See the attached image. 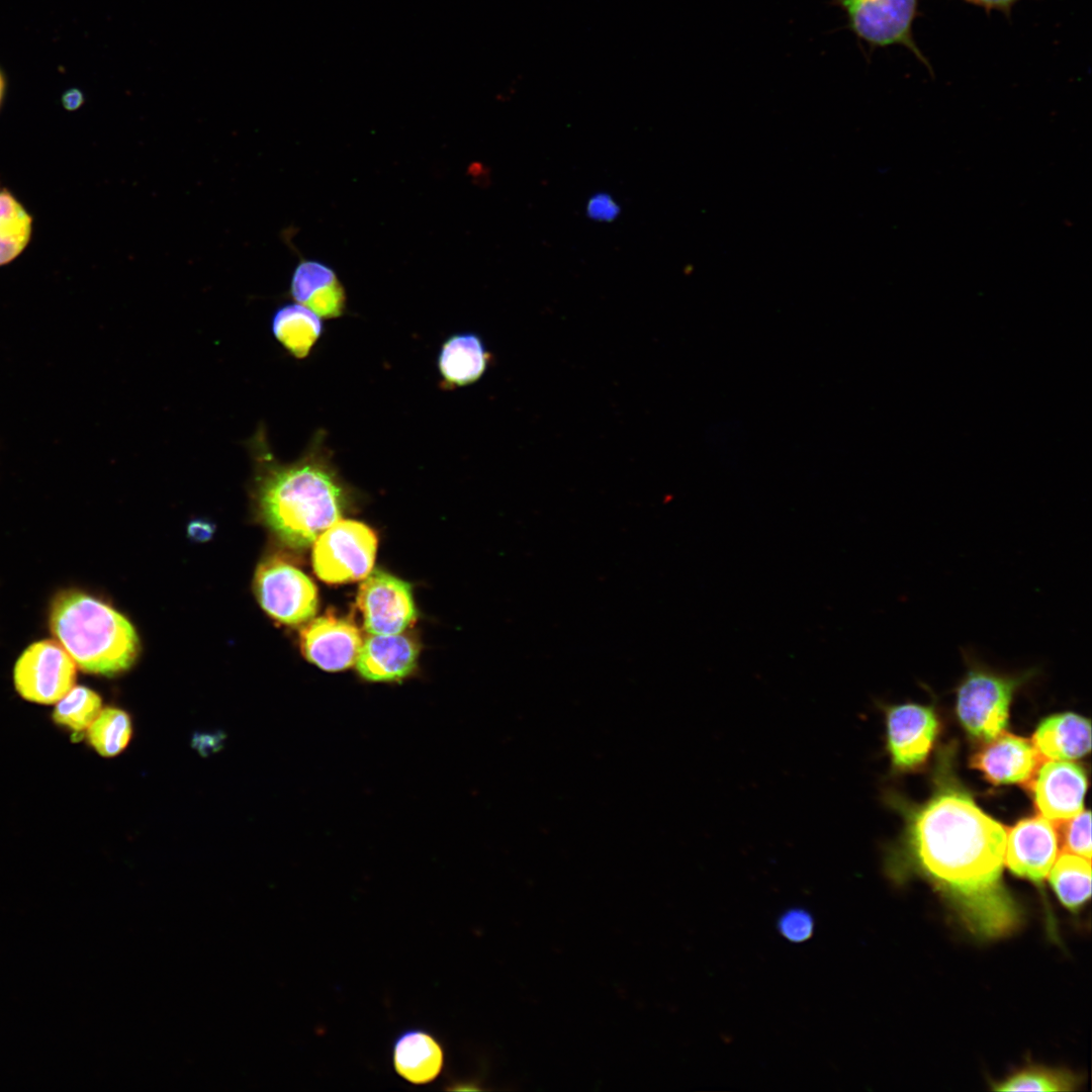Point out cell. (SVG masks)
Masks as SVG:
<instances>
[{
    "mask_svg": "<svg viewBox=\"0 0 1092 1092\" xmlns=\"http://www.w3.org/2000/svg\"><path fill=\"white\" fill-rule=\"evenodd\" d=\"M50 627L84 671L110 675L127 669L136 658L139 638L132 625L86 594L61 593L52 605Z\"/></svg>",
    "mask_w": 1092,
    "mask_h": 1092,
    "instance_id": "3",
    "label": "cell"
},
{
    "mask_svg": "<svg viewBox=\"0 0 1092 1092\" xmlns=\"http://www.w3.org/2000/svg\"><path fill=\"white\" fill-rule=\"evenodd\" d=\"M887 747L892 763L899 769L925 761L938 732V720L931 707L901 704L886 709Z\"/></svg>",
    "mask_w": 1092,
    "mask_h": 1092,
    "instance_id": "10",
    "label": "cell"
},
{
    "mask_svg": "<svg viewBox=\"0 0 1092 1092\" xmlns=\"http://www.w3.org/2000/svg\"><path fill=\"white\" fill-rule=\"evenodd\" d=\"M314 542L312 565L322 580L329 583L351 582L365 578L370 573L377 538L366 525L338 520Z\"/></svg>",
    "mask_w": 1092,
    "mask_h": 1092,
    "instance_id": "5",
    "label": "cell"
},
{
    "mask_svg": "<svg viewBox=\"0 0 1092 1092\" xmlns=\"http://www.w3.org/2000/svg\"><path fill=\"white\" fill-rule=\"evenodd\" d=\"M362 636L348 619L327 614L312 620L300 633L306 659L326 671H342L355 664Z\"/></svg>",
    "mask_w": 1092,
    "mask_h": 1092,
    "instance_id": "13",
    "label": "cell"
},
{
    "mask_svg": "<svg viewBox=\"0 0 1092 1092\" xmlns=\"http://www.w3.org/2000/svg\"><path fill=\"white\" fill-rule=\"evenodd\" d=\"M63 99L65 107L71 110L77 109L84 102V96L82 92L77 89L68 91Z\"/></svg>",
    "mask_w": 1092,
    "mask_h": 1092,
    "instance_id": "31",
    "label": "cell"
},
{
    "mask_svg": "<svg viewBox=\"0 0 1092 1092\" xmlns=\"http://www.w3.org/2000/svg\"><path fill=\"white\" fill-rule=\"evenodd\" d=\"M100 711L101 699L95 692L85 687H75L58 701L53 719L74 732H82Z\"/></svg>",
    "mask_w": 1092,
    "mask_h": 1092,
    "instance_id": "25",
    "label": "cell"
},
{
    "mask_svg": "<svg viewBox=\"0 0 1092 1092\" xmlns=\"http://www.w3.org/2000/svg\"><path fill=\"white\" fill-rule=\"evenodd\" d=\"M1030 787L1040 814L1054 824L1065 822L1083 810L1087 778L1082 767L1070 760L1041 763Z\"/></svg>",
    "mask_w": 1092,
    "mask_h": 1092,
    "instance_id": "12",
    "label": "cell"
},
{
    "mask_svg": "<svg viewBox=\"0 0 1092 1092\" xmlns=\"http://www.w3.org/2000/svg\"><path fill=\"white\" fill-rule=\"evenodd\" d=\"M848 18L851 30L870 47L901 44L929 70L913 37V22L921 0H832Z\"/></svg>",
    "mask_w": 1092,
    "mask_h": 1092,
    "instance_id": "6",
    "label": "cell"
},
{
    "mask_svg": "<svg viewBox=\"0 0 1092 1092\" xmlns=\"http://www.w3.org/2000/svg\"><path fill=\"white\" fill-rule=\"evenodd\" d=\"M5 90H6L5 77H4L3 73H2V71L0 70V107H1L3 99H4Z\"/></svg>",
    "mask_w": 1092,
    "mask_h": 1092,
    "instance_id": "32",
    "label": "cell"
},
{
    "mask_svg": "<svg viewBox=\"0 0 1092 1092\" xmlns=\"http://www.w3.org/2000/svg\"><path fill=\"white\" fill-rule=\"evenodd\" d=\"M1077 1077L1065 1070L1029 1067L1020 1070L993 1086L994 1091H1074Z\"/></svg>",
    "mask_w": 1092,
    "mask_h": 1092,
    "instance_id": "24",
    "label": "cell"
},
{
    "mask_svg": "<svg viewBox=\"0 0 1092 1092\" xmlns=\"http://www.w3.org/2000/svg\"><path fill=\"white\" fill-rule=\"evenodd\" d=\"M391 1057L396 1074L414 1085L435 1081L445 1063L441 1042L421 1028H411L398 1034L392 1044Z\"/></svg>",
    "mask_w": 1092,
    "mask_h": 1092,
    "instance_id": "17",
    "label": "cell"
},
{
    "mask_svg": "<svg viewBox=\"0 0 1092 1092\" xmlns=\"http://www.w3.org/2000/svg\"><path fill=\"white\" fill-rule=\"evenodd\" d=\"M1060 824L1063 825V851L1090 859L1092 850L1090 812L1082 810L1075 817Z\"/></svg>",
    "mask_w": 1092,
    "mask_h": 1092,
    "instance_id": "26",
    "label": "cell"
},
{
    "mask_svg": "<svg viewBox=\"0 0 1092 1092\" xmlns=\"http://www.w3.org/2000/svg\"><path fill=\"white\" fill-rule=\"evenodd\" d=\"M938 777L929 800L909 817L908 849L971 930L1002 936L1019 920L1002 881L1007 828L980 809L953 778Z\"/></svg>",
    "mask_w": 1092,
    "mask_h": 1092,
    "instance_id": "1",
    "label": "cell"
},
{
    "mask_svg": "<svg viewBox=\"0 0 1092 1092\" xmlns=\"http://www.w3.org/2000/svg\"><path fill=\"white\" fill-rule=\"evenodd\" d=\"M254 590L266 613L282 624L299 625L316 612L315 585L300 569L281 558L266 559L258 566Z\"/></svg>",
    "mask_w": 1092,
    "mask_h": 1092,
    "instance_id": "7",
    "label": "cell"
},
{
    "mask_svg": "<svg viewBox=\"0 0 1092 1092\" xmlns=\"http://www.w3.org/2000/svg\"><path fill=\"white\" fill-rule=\"evenodd\" d=\"M621 213V206L608 192H597L589 196L585 204L586 216L600 222H611Z\"/></svg>",
    "mask_w": 1092,
    "mask_h": 1092,
    "instance_id": "28",
    "label": "cell"
},
{
    "mask_svg": "<svg viewBox=\"0 0 1092 1092\" xmlns=\"http://www.w3.org/2000/svg\"><path fill=\"white\" fill-rule=\"evenodd\" d=\"M211 533L212 531L210 524L204 523L202 521H195L189 527V534L192 535L194 539L204 540L206 538H209Z\"/></svg>",
    "mask_w": 1092,
    "mask_h": 1092,
    "instance_id": "30",
    "label": "cell"
},
{
    "mask_svg": "<svg viewBox=\"0 0 1092 1092\" xmlns=\"http://www.w3.org/2000/svg\"><path fill=\"white\" fill-rule=\"evenodd\" d=\"M291 295L323 318L341 316L346 308L345 288L335 271L324 263L303 260L293 272Z\"/></svg>",
    "mask_w": 1092,
    "mask_h": 1092,
    "instance_id": "16",
    "label": "cell"
},
{
    "mask_svg": "<svg viewBox=\"0 0 1092 1092\" xmlns=\"http://www.w3.org/2000/svg\"><path fill=\"white\" fill-rule=\"evenodd\" d=\"M986 742L972 757L974 768L994 785H1031L1043 759L1032 741L1003 731Z\"/></svg>",
    "mask_w": 1092,
    "mask_h": 1092,
    "instance_id": "14",
    "label": "cell"
},
{
    "mask_svg": "<svg viewBox=\"0 0 1092 1092\" xmlns=\"http://www.w3.org/2000/svg\"><path fill=\"white\" fill-rule=\"evenodd\" d=\"M1049 881L1062 904L1071 911L1080 909L1091 896V862L1081 855L1062 851L1049 874Z\"/></svg>",
    "mask_w": 1092,
    "mask_h": 1092,
    "instance_id": "21",
    "label": "cell"
},
{
    "mask_svg": "<svg viewBox=\"0 0 1092 1092\" xmlns=\"http://www.w3.org/2000/svg\"><path fill=\"white\" fill-rule=\"evenodd\" d=\"M131 732V720L127 713L116 708H106L100 711L88 727V739L99 754L110 757L126 747Z\"/></svg>",
    "mask_w": 1092,
    "mask_h": 1092,
    "instance_id": "23",
    "label": "cell"
},
{
    "mask_svg": "<svg viewBox=\"0 0 1092 1092\" xmlns=\"http://www.w3.org/2000/svg\"><path fill=\"white\" fill-rule=\"evenodd\" d=\"M1057 855L1054 823L1042 815L1023 819L1007 831L1004 863L1018 877L1041 885Z\"/></svg>",
    "mask_w": 1092,
    "mask_h": 1092,
    "instance_id": "11",
    "label": "cell"
},
{
    "mask_svg": "<svg viewBox=\"0 0 1092 1092\" xmlns=\"http://www.w3.org/2000/svg\"><path fill=\"white\" fill-rule=\"evenodd\" d=\"M971 4L984 8L987 11L997 10L1009 15L1012 7L1020 0H964Z\"/></svg>",
    "mask_w": 1092,
    "mask_h": 1092,
    "instance_id": "29",
    "label": "cell"
},
{
    "mask_svg": "<svg viewBox=\"0 0 1092 1092\" xmlns=\"http://www.w3.org/2000/svg\"><path fill=\"white\" fill-rule=\"evenodd\" d=\"M76 666L59 642H36L22 653L15 664V688L22 698L30 702L56 703L73 688Z\"/></svg>",
    "mask_w": 1092,
    "mask_h": 1092,
    "instance_id": "8",
    "label": "cell"
},
{
    "mask_svg": "<svg viewBox=\"0 0 1092 1092\" xmlns=\"http://www.w3.org/2000/svg\"><path fill=\"white\" fill-rule=\"evenodd\" d=\"M420 647L406 634H371L362 644L355 662L359 675L373 682H396L416 669Z\"/></svg>",
    "mask_w": 1092,
    "mask_h": 1092,
    "instance_id": "15",
    "label": "cell"
},
{
    "mask_svg": "<svg viewBox=\"0 0 1092 1092\" xmlns=\"http://www.w3.org/2000/svg\"><path fill=\"white\" fill-rule=\"evenodd\" d=\"M275 338L295 358H305L323 332L321 317L302 304L279 308L272 320Z\"/></svg>",
    "mask_w": 1092,
    "mask_h": 1092,
    "instance_id": "20",
    "label": "cell"
},
{
    "mask_svg": "<svg viewBox=\"0 0 1092 1092\" xmlns=\"http://www.w3.org/2000/svg\"><path fill=\"white\" fill-rule=\"evenodd\" d=\"M490 355L483 341L473 333L451 336L442 345L438 368L446 386L476 382L486 371Z\"/></svg>",
    "mask_w": 1092,
    "mask_h": 1092,
    "instance_id": "19",
    "label": "cell"
},
{
    "mask_svg": "<svg viewBox=\"0 0 1092 1092\" xmlns=\"http://www.w3.org/2000/svg\"><path fill=\"white\" fill-rule=\"evenodd\" d=\"M357 607L370 634H398L416 620L412 588L405 581L375 569L359 587Z\"/></svg>",
    "mask_w": 1092,
    "mask_h": 1092,
    "instance_id": "9",
    "label": "cell"
},
{
    "mask_svg": "<svg viewBox=\"0 0 1092 1092\" xmlns=\"http://www.w3.org/2000/svg\"><path fill=\"white\" fill-rule=\"evenodd\" d=\"M1032 743L1046 760H1073L1090 751V721L1074 713L1055 714L1037 726Z\"/></svg>",
    "mask_w": 1092,
    "mask_h": 1092,
    "instance_id": "18",
    "label": "cell"
},
{
    "mask_svg": "<svg viewBox=\"0 0 1092 1092\" xmlns=\"http://www.w3.org/2000/svg\"><path fill=\"white\" fill-rule=\"evenodd\" d=\"M32 217L4 186L0 185V266L9 264L27 247Z\"/></svg>",
    "mask_w": 1092,
    "mask_h": 1092,
    "instance_id": "22",
    "label": "cell"
},
{
    "mask_svg": "<svg viewBox=\"0 0 1092 1092\" xmlns=\"http://www.w3.org/2000/svg\"><path fill=\"white\" fill-rule=\"evenodd\" d=\"M780 933L789 941L808 940L814 931V919L805 909L792 908L781 915L778 921Z\"/></svg>",
    "mask_w": 1092,
    "mask_h": 1092,
    "instance_id": "27",
    "label": "cell"
},
{
    "mask_svg": "<svg viewBox=\"0 0 1092 1092\" xmlns=\"http://www.w3.org/2000/svg\"><path fill=\"white\" fill-rule=\"evenodd\" d=\"M247 446L254 463L256 499L266 524L293 548L311 545L341 518L347 502L323 432L290 463L276 458L262 425Z\"/></svg>",
    "mask_w": 1092,
    "mask_h": 1092,
    "instance_id": "2",
    "label": "cell"
},
{
    "mask_svg": "<svg viewBox=\"0 0 1092 1092\" xmlns=\"http://www.w3.org/2000/svg\"><path fill=\"white\" fill-rule=\"evenodd\" d=\"M967 671L957 688V715L966 731L989 741L1004 731L1015 692L1032 678L1036 669L1017 674L995 671L964 650Z\"/></svg>",
    "mask_w": 1092,
    "mask_h": 1092,
    "instance_id": "4",
    "label": "cell"
}]
</instances>
